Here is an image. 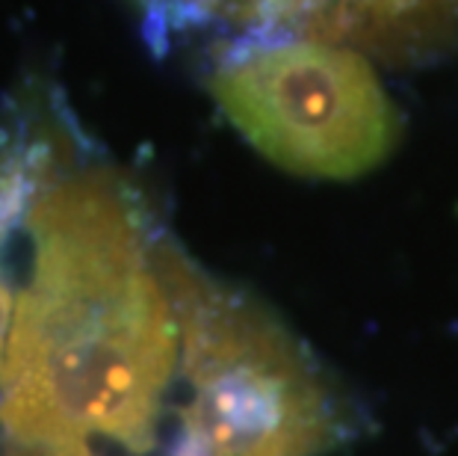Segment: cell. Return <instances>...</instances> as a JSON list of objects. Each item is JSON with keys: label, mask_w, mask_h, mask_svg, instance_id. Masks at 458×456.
Listing matches in <instances>:
<instances>
[{"label": "cell", "mask_w": 458, "mask_h": 456, "mask_svg": "<svg viewBox=\"0 0 458 456\" xmlns=\"http://www.w3.org/2000/svg\"><path fill=\"white\" fill-rule=\"evenodd\" d=\"M181 329V400L169 456H323L344 435L335 391L293 332L165 240Z\"/></svg>", "instance_id": "2"}, {"label": "cell", "mask_w": 458, "mask_h": 456, "mask_svg": "<svg viewBox=\"0 0 458 456\" xmlns=\"http://www.w3.org/2000/svg\"><path fill=\"white\" fill-rule=\"evenodd\" d=\"M299 33L382 56H411L458 33V0H314Z\"/></svg>", "instance_id": "5"}, {"label": "cell", "mask_w": 458, "mask_h": 456, "mask_svg": "<svg viewBox=\"0 0 458 456\" xmlns=\"http://www.w3.org/2000/svg\"><path fill=\"white\" fill-rule=\"evenodd\" d=\"M163 244L128 181L77 163L65 137L21 231L0 376V435L9 451H92L95 442L151 451L181 367Z\"/></svg>", "instance_id": "1"}, {"label": "cell", "mask_w": 458, "mask_h": 456, "mask_svg": "<svg viewBox=\"0 0 458 456\" xmlns=\"http://www.w3.org/2000/svg\"><path fill=\"white\" fill-rule=\"evenodd\" d=\"M148 39L169 47L196 33H240L267 39L276 30H299L314 0H133Z\"/></svg>", "instance_id": "6"}, {"label": "cell", "mask_w": 458, "mask_h": 456, "mask_svg": "<svg viewBox=\"0 0 458 456\" xmlns=\"http://www.w3.org/2000/svg\"><path fill=\"white\" fill-rule=\"evenodd\" d=\"M210 92L233 128L293 176L358 178L399 137V116L364 56L323 39H258L222 60Z\"/></svg>", "instance_id": "3"}, {"label": "cell", "mask_w": 458, "mask_h": 456, "mask_svg": "<svg viewBox=\"0 0 458 456\" xmlns=\"http://www.w3.org/2000/svg\"><path fill=\"white\" fill-rule=\"evenodd\" d=\"M9 456H95L89 448H77V451H51V453H18L13 451Z\"/></svg>", "instance_id": "7"}, {"label": "cell", "mask_w": 458, "mask_h": 456, "mask_svg": "<svg viewBox=\"0 0 458 456\" xmlns=\"http://www.w3.org/2000/svg\"><path fill=\"white\" fill-rule=\"evenodd\" d=\"M65 137L68 131L47 95H18L0 110V376L15 320L24 217Z\"/></svg>", "instance_id": "4"}]
</instances>
